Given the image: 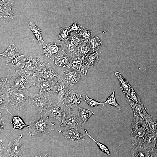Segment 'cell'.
I'll return each instance as SVG.
<instances>
[{"mask_svg": "<svg viewBox=\"0 0 157 157\" xmlns=\"http://www.w3.org/2000/svg\"><path fill=\"white\" fill-rule=\"evenodd\" d=\"M6 149L4 146L1 140H0V157H2L3 154L6 152Z\"/></svg>", "mask_w": 157, "mask_h": 157, "instance_id": "cell-40", "label": "cell"}, {"mask_svg": "<svg viewBox=\"0 0 157 157\" xmlns=\"http://www.w3.org/2000/svg\"><path fill=\"white\" fill-rule=\"evenodd\" d=\"M56 82L49 81L43 78H37L35 85L39 89L40 93L50 101L52 99L55 91Z\"/></svg>", "mask_w": 157, "mask_h": 157, "instance_id": "cell-7", "label": "cell"}, {"mask_svg": "<svg viewBox=\"0 0 157 157\" xmlns=\"http://www.w3.org/2000/svg\"><path fill=\"white\" fill-rule=\"evenodd\" d=\"M0 92H4L9 91V89L5 87V85L7 83L8 80L6 77H1L0 79Z\"/></svg>", "mask_w": 157, "mask_h": 157, "instance_id": "cell-38", "label": "cell"}, {"mask_svg": "<svg viewBox=\"0 0 157 157\" xmlns=\"http://www.w3.org/2000/svg\"><path fill=\"white\" fill-rule=\"evenodd\" d=\"M68 85H69L63 78L56 82L55 91L58 96V100L56 103L60 105L62 102L68 96L69 92Z\"/></svg>", "mask_w": 157, "mask_h": 157, "instance_id": "cell-13", "label": "cell"}, {"mask_svg": "<svg viewBox=\"0 0 157 157\" xmlns=\"http://www.w3.org/2000/svg\"><path fill=\"white\" fill-rule=\"evenodd\" d=\"M94 114V112L89 109H85L79 107L77 116L82 120L83 123H85Z\"/></svg>", "mask_w": 157, "mask_h": 157, "instance_id": "cell-28", "label": "cell"}, {"mask_svg": "<svg viewBox=\"0 0 157 157\" xmlns=\"http://www.w3.org/2000/svg\"><path fill=\"white\" fill-rule=\"evenodd\" d=\"M70 31V27L69 26H65L61 27L58 38V41L67 40L69 38Z\"/></svg>", "mask_w": 157, "mask_h": 157, "instance_id": "cell-33", "label": "cell"}, {"mask_svg": "<svg viewBox=\"0 0 157 157\" xmlns=\"http://www.w3.org/2000/svg\"><path fill=\"white\" fill-rule=\"evenodd\" d=\"M53 103L40 93L34 94L29 92V104L34 106L39 114H41L43 110Z\"/></svg>", "mask_w": 157, "mask_h": 157, "instance_id": "cell-9", "label": "cell"}, {"mask_svg": "<svg viewBox=\"0 0 157 157\" xmlns=\"http://www.w3.org/2000/svg\"><path fill=\"white\" fill-rule=\"evenodd\" d=\"M26 60L25 56L23 55H21L12 61L11 65L15 68V72H22L25 65Z\"/></svg>", "mask_w": 157, "mask_h": 157, "instance_id": "cell-25", "label": "cell"}, {"mask_svg": "<svg viewBox=\"0 0 157 157\" xmlns=\"http://www.w3.org/2000/svg\"><path fill=\"white\" fill-rule=\"evenodd\" d=\"M49 154L48 153L42 154L38 156H36L35 157H47L49 156Z\"/></svg>", "mask_w": 157, "mask_h": 157, "instance_id": "cell-43", "label": "cell"}, {"mask_svg": "<svg viewBox=\"0 0 157 157\" xmlns=\"http://www.w3.org/2000/svg\"><path fill=\"white\" fill-rule=\"evenodd\" d=\"M5 127L3 119L1 117V113L0 111V133L3 132L5 129Z\"/></svg>", "mask_w": 157, "mask_h": 157, "instance_id": "cell-41", "label": "cell"}, {"mask_svg": "<svg viewBox=\"0 0 157 157\" xmlns=\"http://www.w3.org/2000/svg\"><path fill=\"white\" fill-rule=\"evenodd\" d=\"M0 55L4 57L6 60V65L20 55L18 50L14 44H10L6 51Z\"/></svg>", "mask_w": 157, "mask_h": 157, "instance_id": "cell-20", "label": "cell"}, {"mask_svg": "<svg viewBox=\"0 0 157 157\" xmlns=\"http://www.w3.org/2000/svg\"><path fill=\"white\" fill-rule=\"evenodd\" d=\"M8 88L10 94V106L19 111L29 104L30 92L27 89Z\"/></svg>", "mask_w": 157, "mask_h": 157, "instance_id": "cell-3", "label": "cell"}, {"mask_svg": "<svg viewBox=\"0 0 157 157\" xmlns=\"http://www.w3.org/2000/svg\"><path fill=\"white\" fill-rule=\"evenodd\" d=\"M131 154L133 157H150L149 151L145 149L143 147L132 149Z\"/></svg>", "mask_w": 157, "mask_h": 157, "instance_id": "cell-31", "label": "cell"}, {"mask_svg": "<svg viewBox=\"0 0 157 157\" xmlns=\"http://www.w3.org/2000/svg\"><path fill=\"white\" fill-rule=\"evenodd\" d=\"M62 48V45L61 44L49 43L43 48L44 55L49 59H53Z\"/></svg>", "mask_w": 157, "mask_h": 157, "instance_id": "cell-19", "label": "cell"}, {"mask_svg": "<svg viewBox=\"0 0 157 157\" xmlns=\"http://www.w3.org/2000/svg\"><path fill=\"white\" fill-rule=\"evenodd\" d=\"M115 74L118 78L120 88L125 95L129 93L133 88L129 84L128 81L122 76L119 72H115Z\"/></svg>", "mask_w": 157, "mask_h": 157, "instance_id": "cell-24", "label": "cell"}, {"mask_svg": "<svg viewBox=\"0 0 157 157\" xmlns=\"http://www.w3.org/2000/svg\"><path fill=\"white\" fill-rule=\"evenodd\" d=\"M83 98L82 95L75 92L73 90L70 89L68 96L63 101V104L67 109H72L78 106Z\"/></svg>", "mask_w": 157, "mask_h": 157, "instance_id": "cell-14", "label": "cell"}, {"mask_svg": "<svg viewBox=\"0 0 157 157\" xmlns=\"http://www.w3.org/2000/svg\"><path fill=\"white\" fill-rule=\"evenodd\" d=\"M150 157H157V139L155 149L153 152L151 154Z\"/></svg>", "mask_w": 157, "mask_h": 157, "instance_id": "cell-42", "label": "cell"}, {"mask_svg": "<svg viewBox=\"0 0 157 157\" xmlns=\"http://www.w3.org/2000/svg\"><path fill=\"white\" fill-rule=\"evenodd\" d=\"M15 0H0V19L11 20L13 19L14 13L12 6Z\"/></svg>", "mask_w": 157, "mask_h": 157, "instance_id": "cell-12", "label": "cell"}, {"mask_svg": "<svg viewBox=\"0 0 157 157\" xmlns=\"http://www.w3.org/2000/svg\"><path fill=\"white\" fill-rule=\"evenodd\" d=\"M26 63L22 72L31 75L40 71L43 67L44 56L38 54L35 56L27 55L25 56Z\"/></svg>", "mask_w": 157, "mask_h": 157, "instance_id": "cell-5", "label": "cell"}, {"mask_svg": "<svg viewBox=\"0 0 157 157\" xmlns=\"http://www.w3.org/2000/svg\"><path fill=\"white\" fill-rule=\"evenodd\" d=\"M59 126L73 128L79 131L84 127V125L77 119L74 113L69 111L67 115H65Z\"/></svg>", "mask_w": 157, "mask_h": 157, "instance_id": "cell-11", "label": "cell"}, {"mask_svg": "<svg viewBox=\"0 0 157 157\" xmlns=\"http://www.w3.org/2000/svg\"><path fill=\"white\" fill-rule=\"evenodd\" d=\"M32 76L35 77L37 79L43 78L56 82L63 78L53 69L48 62L44 63L41 70L34 73Z\"/></svg>", "mask_w": 157, "mask_h": 157, "instance_id": "cell-8", "label": "cell"}, {"mask_svg": "<svg viewBox=\"0 0 157 157\" xmlns=\"http://www.w3.org/2000/svg\"><path fill=\"white\" fill-rule=\"evenodd\" d=\"M78 35L81 38L87 43L89 38L92 36V32L90 30L85 29L82 27Z\"/></svg>", "mask_w": 157, "mask_h": 157, "instance_id": "cell-36", "label": "cell"}, {"mask_svg": "<svg viewBox=\"0 0 157 157\" xmlns=\"http://www.w3.org/2000/svg\"><path fill=\"white\" fill-rule=\"evenodd\" d=\"M22 136L21 134L17 138L10 140L6 151L2 157H22L25 151L20 141Z\"/></svg>", "mask_w": 157, "mask_h": 157, "instance_id": "cell-6", "label": "cell"}, {"mask_svg": "<svg viewBox=\"0 0 157 157\" xmlns=\"http://www.w3.org/2000/svg\"><path fill=\"white\" fill-rule=\"evenodd\" d=\"M84 57L75 55L71 58L68 67L73 68L82 74L86 76L88 71L84 64Z\"/></svg>", "mask_w": 157, "mask_h": 157, "instance_id": "cell-17", "label": "cell"}, {"mask_svg": "<svg viewBox=\"0 0 157 157\" xmlns=\"http://www.w3.org/2000/svg\"><path fill=\"white\" fill-rule=\"evenodd\" d=\"M87 43L93 52L97 51L102 45V42L99 38L93 35L90 37Z\"/></svg>", "mask_w": 157, "mask_h": 157, "instance_id": "cell-27", "label": "cell"}, {"mask_svg": "<svg viewBox=\"0 0 157 157\" xmlns=\"http://www.w3.org/2000/svg\"><path fill=\"white\" fill-rule=\"evenodd\" d=\"M73 128L64 131L62 132L63 135L68 140L73 142H78L85 140L83 137L86 135L85 134H82Z\"/></svg>", "mask_w": 157, "mask_h": 157, "instance_id": "cell-21", "label": "cell"}, {"mask_svg": "<svg viewBox=\"0 0 157 157\" xmlns=\"http://www.w3.org/2000/svg\"><path fill=\"white\" fill-rule=\"evenodd\" d=\"M10 94L9 91H6L0 96V110L7 109L10 105Z\"/></svg>", "mask_w": 157, "mask_h": 157, "instance_id": "cell-30", "label": "cell"}, {"mask_svg": "<svg viewBox=\"0 0 157 157\" xmlns=\"http://www.w3.org/2000/svg\"><path fill=\"white\" fill-rule=\"evenodd\" d=\"M99 59V54L97 51L92 53H88L84 57V64L88 69L95 65Z\"/></svg>", "mask_w": 157, "mask_h": 157, "instance_id": "cell-22", "label": "cell"}, {"mask_svg": "<svg viewBox=\"0 0 157 157\" xmlns=\"http://www.w3.org/2000/svg\"><path fill=\"white\" fill-rule=\"evenodd\" d=\"M28 25L38 40L39 44L42 46L43 47H46L47 44L42 38V30L37 26L33 22H29Z\"/></svg>", "mask_w": 157, "mask_h": 157, "instance_id": "cell-23", "label": "cell"}, {"mask_svg": "<svg viewBox=\"0 0 157 157\" xmlns=\"http://www.w3.org/2000/svg\"><path fill=\"white\" fill-rule=\"evenodd\" d=\"M115 90H113L112 94L106 100L103 102V105L108 104L115 106L118 108L119 110L122 109L121 107L117 103L115 95Z\"/></svg>", "mask_w": 157, "mask_h": 157, "instance_id": "cell-34", "label": "cell"}, {"mask_svg": "<svg viewBox=\"0 0 157 157\" xmlns=\"http://www.w3.org/2000/svg\"><path fill=\"white\" fill-rule=\"evenodd\" d=\"M85 98L84 100V102L87 104L91 107H97L103 104V103L99 102L96 100L88 97L86 94Z\"/></svg>", "mask_w": 157, "mask_h": 157, "instance_id": "cell-37", "label": "cell"}, {"mask_svg": "<svg viewBox=\"0 0 157 157\" xmlns=\"http://www.w3.org/2000/svg\"><path fill=\"white\" fill-rule=\"evenodd\" d=\"M55 123L50 121L49 117L44 119L41 115L40 119L33 123L30 122L28 133L31 136H39L45 135L51 131L54 130Z\"/></svg>", "mask_w": 157, "mask_h": 157, "instance_id": "cell-4", "label": "cell"}, {"mask_svg": "<svg viewBox=\"0 0 157 157\" xmlns=\"http://www.w3.org/2000/svg\"><path fill=\"white\" fill-rule=\"evenodd\" d=\"M144 119L148 129L157 133V117L151 116L147 113Z\"/></svg>", "mask_w": 157, "mask_h": 157, "instance_id": "cell-26", "label": "cell"}, {"mask_svg": "<svg viewBox=\"0 0 157 157\" xmlns=\"http://www.w3.org/2000/svg\"><path fill=\"white\" fill-rule=\"evenodd\" d=\"M85 132V134L87 135L89 138L93 140L97 144V145L99 149L103 152L106 154L108 156H111V153L107 147L103 144L99 142L96 141L90 135H89L87 130L86 129H84Z\"/></svg>", "mask_w": 157, "mask_h": 157, "instance_id": "cell-35", "label": "cell"}, {"mask_svg": "<svg viewBox=\"0 0 157 157\" xmlns=\"http://www.w3.org/2000/svg\"><path fill=\"white\" fill-rule=\"evenodd\" d=\"M71 59V57L63 47L53 59L56 65L63 68L68 67Z\"/></svg>", "mask_w": 157, "mask_h": 157, "instance_id": "cell-18", "label": "cell"}, {"mask_svg": "<svg viewBox=\"0 0 157 157\" xmlns=\"http://www.w3.org/2000/svg\"><path fill=\"white\" fill-rule=\"evenodd\" d=\"M63 78L71 86L77 84L80 80L82 74L76 70L71 68L63 71Z\"/></svg>", "mask_w": 157, "mask_h": 157, "instance_id": "cell-16", "label": "cell"}, {"mask_svg": "<svg viewBox=\"0 0 157 157\" xmlns=\"http://www.w3.org/2000/svg\"><path fill=\"white\" fill-rule=\"evenodd\" d=\"M82 27L80 26L76 22H74L72 26L70 27L71 31L78 34L82 29Z\"/></svg>", "mask_w": 157, "mask_h": 157, "instance_id": "cell-39", "label": "cell"}, {"mask_svg": "<svg viewBox=\"0 0 157 157\" xmlns=\"http://www.w3.org/2000/svg\"><path fill=\"white\" fill-rule=\"evenodd\" d=\"M37 78L21 72H16L8 80L7 83L10 85L9 87L19 89H27L35 85Z\"/></svg>", "mask_w": 157, "mask_h": 157, "instance_id": "cell-2", "label": "cell"}, {"mask_svg": "<svg viewBox=\"0 0 157 157\" xmlns=\"http://www.w3.org/2000/svg\"><path fill=\"white\" fill-rule=\"evenodd\" d=\"M67 110L64 105L61 106L56 103H53L44 110L47 117L54 118L62 123Z\"/></svg>", "mask_w": 157, "mask_h": 157, "instance_id": "cell-10", "label": "cell"}, {"mask_svg": "<svg viewBox=\"0 0 157 157\" xmlns=\"http://www.w3.org/2000/svg\"><path fill=\"white\" fill-rule=\"evenodd\" d=\"M7 111L13 116L12 123L13 127L11 131H13L15 129H22L25 127H29V125H26L22 119L19 116H13L7 110Z\"/></svg>", "mask_w": 157, "mask_h": 157, "instance_id": "cell-29", "label": "cell"}, {"mask_svg": "<svg viewBox=\"0 0 157 157\" xmlns=\"http://www.w3.org/2000/svg\"><path fill=\"white\" fill-rule=\"evenodd\" d=\"M131 125L132 149L143 147L144 137L148 129L145 120L135 111Z\"/></svg>", "mask_w": 157, "mask_h": 157, "instance_id": "cell-1", "label": "cell"}, {"mask_svg": "<svg viewBox=\"0 0 157 157\" xmlns=\"http://www.w3.org/2000/svg\"><path fill=\"white\" fill-rule=\"evenodd\" d=\"M90 51H92L91 50L88 44L84 42L79 46L78 51L75 55L85 56Z\"/></svg>", "mask_w": 157, "mask_h": 157, "instance_id": "cell-32", "label": "cell"}, {"mask_svg": "<svg viewBox=\"0 0 157 157\" xmlns=\"http://www.w3.org/2000/svg\"><path fill=\"white\" fill-rule=\"evenodd\" d=\"M157 139V133L148 129L144 137L142 146L146 149L151 154L154 151Z\"/></svg>", "mask_w": 157, "mask_h": 157, "instance_id": "cell-15", "label": "cell"}]
</instances>
